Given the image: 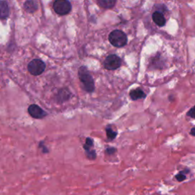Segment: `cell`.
Returning a JSON list of instances; mask_svg holds the SVG:
<instances>
[{
  "mask_svg": "<svg viewBox=\"0 0 195 195\" xmlns=\"http://www.w3.org/2000/svg\"><path fill=\"white\" fill-rule=\"evenodd\" d=\"M9 15V8L8 2L6 0H1L0 2V17L2 19H5Z\"/></svg>",
  "mask_w": 195,
  "mask_h": 195,
  "instance_id": "obj_10",
  "label": "cell"
},
{
  "mask_svg": "<svg viewBox=\"0 0 195 195\" xmlns=\"http://www.w3.org/2000/svg\"><path fill=\"white\" fill-rule=\"evenodd\" d=\"M72 98V92L68 88H62L59 89L56 95V101L58 104H63Z\"/></svg>",
  "mask_w": 195,
  "mask_h": 195,
  "instance_id": "obj_7",
  "label": "cell"
},
{
  "mask_svg": "<svg viewBox=\"0 0 195 195\" xmlns=\"http://www.w3.org/2000/svg\"><path fill=\"white\" fill-rule=\"evenodd\" d=\"M24 8L29 13H34L38 8V5L35 0H27L24 4Z\"/></svg>",
  "mask_w": 195,
  "mask_h": 195,
  "instance_id": "obj_9",
  "label": "cell"
},
{
  "mask_svg": "<svg viewBox=\"0 0 195 195\" xmlns=\"http://www.w3.org/2000/svg\"><path fill=\"white\" fill-rule=\"evenodd\" d=\"M187 116L189 117H191V118L195 119V105L194 107L191 108L187 113Z\"/></svg>",
  "mask_w": 195,
  "mask_h": 195,
  "instance_id": "obj_18",
  "label": "cell"
},
{
  "mask_svg": "<svg viewBox=\"0 0 195 195\" xmlns=\"http://www.w3.org/2000/svg\"><path fill=\"white\" fill-rule=\"evenodd\" d=\"M117 152V149L115 147H108L106 149H105V153L106 155H108V156H111V155H114L115 153Z\"/></svg>",
  "mask_w": 195,
  "mask_h": 195,
  "instance_id": "obj_17",
  "label": "cell"
},
{
  "mask_svg": "<svg viewBox=\"0 0 195 195\" xmlns=\"http://www.w3.org/2000/svg\"><path fill=\"white\" fill-rule=\"evenodd\" d=\"M72 6L69 0H56L53 3V9L58 15H67L71 11Z\"/></svg>",
  "mask_w": 195,
  "mask_h": 195,
  "instance_id": "obj_4",
  "label": "cell"
},
{
  "mask_svg": "<svg viewBox=\"0 0 195 195\" xmlns=\"http://www.w3.org/2000/svg\"><path fill=\"white\" fill-rule=\"evenodd\" d=\"M39 147L41 148V150H42V152H43V153H47L48 152H49V150H48L47 148H46V146H44V143H42V142L40 143V144H39Z\"/></svg>",
  "mask_w": 195,
  "mask_h": 195,
  "instance_id": "obj_19",
  "label": "cell"
},
{
  "mask_svg": "<svg viewBox=\"0 0 195 195\" xmlns=\"http://www.w3.org/2000/svg\"><path fill=\"white\" fill-rule=\"evenodd\" d=\"M121 66V59L115 54L108 55L104 61V66L108 70H115Z\"/></svg>",
  "mask_w": 195,
  "mask_h": 195,
  "instance_id": "obj_5",
  "label": "cell"
},
{
  "mask_svg": "<svg viewBox=\"0 0 195 195\" xmlns=\"http://www.w3.org/2000/svg\"><path fill=\"white\" fill-rule=\"evenodd\" d=\"M105 130H106L107 137H108V139H109V140H114L117 136V131L114 130L110 125L108 126V127L105 128Z\"/></svg>",
  "mask_w": 195,
  "mask_h": 195,
  "instance_id": "obj_14",
  "label": "cell"
},
{
  "mask_svg": "<svg viewBox=\"0 0 195 195\" xmlns=\"http://www.w3.org/2000/svg\"><path fill=\"white\" fill-rule=\"evenodd\" d=\"M117 0H98V4L101 8H111L116 4Z\"/></svg>",
  "mask_w": 195,
  "mask_h": 195,
  "instance_id": "obj_12",
  "label": "cell"
},
{
  "mask_svg": "<svg viewBox=\"0 0 195 195\" xmlns=\"http://www.w3.org/2000/svg\"><path fill=\"white\" fill-rule=\"evenodd\" d=\"M93 147H94V140L90 137H87L85 139V143L83 145V149L85 152L93 149Z\"/></svg>",
  "mask_w": 195,
  "mask_h": 195,
  "instance_id": "obj_15",
  "label": "cell"
},
{
  "mask_svg": "<svg viewBox=\"0 0 195 195\" xmlns=\"http://www.w3.org/2000/svg\"><path fill=\"white\" fill-rule=\"evenodd\" d=\"M79 79L81 82L82 88L86 92L91 93L95 91V81L92 76L88 70L87 67L81 66L78 70Z\"/></svg>",
  "mask_w": 195,
  "mask_h": 195,
  "instance_id": "obj_1",
  "label": "cell"
},
{
  "mask_svg": "<svg viewBox=\"0 0 195 195\" xmlns=\"http://www.w3.org/2000/svg\"><path fill=\"white\" fill-rule=\"evenodd\" d=\"M153 20L159 27L164 26L165 25V22H166L163 14L160 12H156L153 14Z\"/></svg>",
  "mask_w": 195,
  "mask_h": 195,
  "instance_id": "obj_11",
  "label": "cell"
},
{
  "mask_svg": "<svg viewBox=\"0 0 195 195\" xmlns=\"http://www.w3.org/2000/svg\"><path fill=\"white\" fill-rule=\"evenodd\" d=\"M27 112L29 115L34 119H43L47 116V113L41 108L39 105L36 104H32L29 105L27 108Z\"/></svg>",
  "mask_w": 195,
  "mask_h": 195,
  "instance_id": "obj_6",
  "label": "cell"
},
{
  "mask_svg": "<svg viewBox=\"0 0 195 195\" xmlns=\"http://www.w3.org/2000/svg\"><path fill=\"white\" fill-rule=\"evenodd\" d=\"M46 64L40 59H34L27 65V70L32 76H39L44 72Z\"/></svg>",
  "mask_w": 195,
  "mask_h": 195,
  "instance_id": "obj_3",
  "label": "cell"
},
{
  "mask_svg": "<svg viewBox=\"0 0 195 195\" xmlns=\"http://www.w3.org/2000/svg\"><path fill=\"white\" fill-rule=\"evenodd\" d=\"M189 172H190V170L188 168L184 169V170L179 172L178 173L175 175V179L179 182H184V181L186 179V178H187V175L189 173Z\"/></svg>",
  "mask_w": 195,
  "mask_h": 195,
  "instance_id": "obj_13",
  "label": "cell"
},
{
  "mask_svg": "<svg viewBox=\"0 0 195 195\" xmlns=\"http://www.w3.org/2000/svg\"><path fill=\"white\" fill-rule=\"evenodd\" d=\"M129 95H130V98L133 101H137V100L143 99V98L146 97V93L140 88H137L135 89H133V90L130 91Z\"/></svg>",
  "mask_w": 195,
  "mask_h": 195,
  "instance_id": "obj_8",
  "label": "cell"
},
{
  "mask_svg": "<svg viewBox=\"0 0 195 195\" xmlns=\"http://www.w3.org/2000/svg\"><path fill=\"white\" fill-rule=\"evenodd\" d=\"M85 156L87 157L89 159L95 160L97 158V153H96V151L94 149L89 150V151L85 152Z\"/></svg>",
  "mask_w": 195,
  "mask_h": 195,
  "instance_id": "obj_16",
  "label": "cell"
},
{
  "mask_svg": "<svg viewBox=\"0 0 195 195\" xmlns=\"http://www.w3.org/2000/svg\"><path fill=\"white\" fill-rule=\"evenodd\" d=\"M108 40L112 45L116 47H122L125 46L127 42V35L120 30H115L110 33Z\"/></svg>",
  "mask_w": 195,
  "mask_h": 195,
  "instance_id": "obj_2",
  "label": "cell"
}]
</instances>
